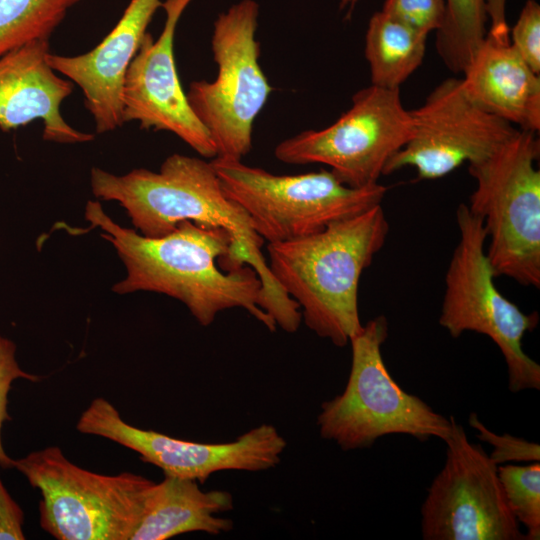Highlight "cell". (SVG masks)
I'll use <instances>...</instances> for the list:
<instances>
[{
	"label": "cell",
	"mask_w": 540,
	"mask_h": 540,
	"mask_svg": "<svg viewBox=\"0 0 540 540\" xmlns=\"http://www.w3.org/2000/svg\"><path fill=\"white\" fill-rule=\"evenodd\" d=\"M90 186L97 199L118 202L145 237L169 234L186 220L226 230L232 244L222 267L251 266L262 284L261 308L282 330L291 333L299 328L298 304L274 279L261 251L264 240L246 211L224 193L211 162L172 154L158 172L138 168L115 175L93 167Z\"/></svg>",
	"instance_id": "obj_1"
},
{
	"label": "cell",
	"mask_w": 540,
	"mask_h": 540,
	"mask_svg": "<svg viewBox=\"0 0 540 540\" xmlns=\"http://www.w3.org/2000/svg\"><path fill=\"white\" fill-rule=\"evenodd\" d=\"M88 229H100L122 261L126 275L112 286L119 295L154 292L182 302L204 327L227 309L243 308L269 331L275 321L261 308L262 284L249 265L226 270L232 239L219 227L182 221L161 237L150 238L123 227L105 213L99 201L87 202Z\"/></svg>",
	"instance_id": "obj_2"
},
{
	"label": "cell",
	"mask_w": 540,
	"mask_h": 540,
	"mask_svg": "<svg viewBox=\"0 0 540 540\" xmlns=\"http://www.w3.org/2000/svg\"><path fill=\"white\" fill-rule=\"evenodd\" d=\"M388 232L385 212L377 204L317 233L268 243L274 279L298 304L302 321L317 336L343 347L361 330L360 278Z\"/></svg>",
	"instance_id": "obj_3"
},
{
	"label": "cell",
	"mask_w": 540,
	"mask_h": 540,
	"mask_svg": "<svg viewBox=\"0 0 540 540\" xmlns=\"http://www.w3.org/2000/svg\"><path fill=\"white\" fill-rule=\"evenodd\" d=\"M388 336L385 316H377L356 333L351 367L343 392L321 404L320 436L350 451L370 448L379 438L404 434L419 441H444L451 421L424 400L403 390L389 373L381 352Z\"/></svg>",
	"instance_id": "obj_4"
},
{
	"label": "cell",
	"mask_w": 540,
	"mask_h": 540,
	"mask_svg": "<svg viewBox=\"0 0 540 540\" xmlns=\"http://www.w3.org/2000/svg\"><path fill=\"white\" fill-rule=\"evenodd\" d=\"M540 156L536 133L519 130L487 158L468 164L476 188L468 209L483 220L496 276L540 287Z\"/></svg>",
	"instance_id": "obj_5"
},
{
	"label": "cell",
	"mask_w": 540,
	"mask_h": 540,
	"mask_svg": "<svg viewBox=\"0 0 540 540\" xmlns=\"http://www.w3.org/2000/svg\"><path fill=\"white\" fill-rule=\"evenodd\" d=\"M14 468L40 491V526L58 540H130L154 483L132 472L86 470L57 446L30 452Z\"/></svg>",
	"instance_id": "obj_6"
},
{
	"label": "cell",
	"mask_w": 540,
	"mask_h": 540,
	"mask_svg": "<svg viewBox=\"0 0 540 540\" xmlns=\"http://www.w3.org/2000/svg\"><path fill=\"white\" fill-rule=\"evenodd\" d=\"M456 222L460 238L445 275L439 324L453 338L467 331L489 337L505 360L512 393L539 390L540 366L522 346L524 335L537 327L539 315L524 313L498 290L482 218L460 204Z\"/></svg>",
	"instance_id": "obj_7"
},
{
	"label": "cell",
	"mask_w": 540,
	"mask_h": 540,
	"mask_svg": "<svg viewBox=\"0 0 540 540\" xmlns=\"http://www.w3.org/2000/svg\"><path fill=\"white\" fill-rule=\"evenodd\" d=\"M210 162L224 193L246 211L254 230L268 243L322 231L381 204L387 191L379 183L349 187L330 170L275 175L239 159L215 157Z\"/></svg>",
	"instance_id": "obj_8"
},
{
	"label": "cell",
	"mask_w": 540,
	"mask_h": 540,
	"mask_svg": "<svg viewBox=\"0 0 540 540\" xmlns=\"http://www.w3.org/2000/svg\"><path fill=\"white\" fill-rule=\"evenodd\" d=\"M258 15L254 0H241L218 15L211 38L217 76L212 82H192L186 93L216 157L242 160L250 152L254 121L272 92L258 61Z\"/></svg>",
	"instance_id": "obj_9"
},
{
	"label": "cell",
	"mask_w": 540,
	"mask_h": 540,
	"mask_svg": "<svg viewBox=\"0 0 540 540\" xmlns=\"http://www.w3.org/2000/svg\"><path fill=\"white\" fill-rule=\"evenodd\" d=\"M410 110L400 89L370 85L356 92L351 107L321 130L281 141L275 157L286 164H324L343 184L364 188L378 183L384 168L411 138Z\"/></svg>",
	"instance_id": "obj_10"
},
{
	"label": "cell",
	"mask_w": 540,
	"mask_h": 540,
	"mask_svg": "<svg viewBox=\"0 0 540 540\" xmlns=\"http://www.w3.org/2000/svg\"><path fill=\"white\" fill-rule=\"evenodd\" d=\"M445 462L421 508L424 540H526L511 513L498 466L454 416Z\"/></svg>",
	"instance_id": "obj_11"
},
{
	"label": "cell",
	"mask_w": 540,
	"mask_h": 540,
	"mask_svg": "<svg viewBox=\"0 0 540 540\" xmlns=\"http://www.w3.org/2000/svg\"><path fill=\"white\" fill-rule=\"evenodd\" d=\"M76 429L99 436L140 455L160 468L164 476L203 484L212 474L227 471L258 472L280 463L287 442L271 424H260L225 443H199L170 437L127 423L105 398L93 399L82 412Z\"/></svg>",
	"instance_id": "obj_12"
},
{
	"label": "cell",
	"mask_w": 540,
	"mask_h": 540,
	"mask_svg": "<svg viewBox=\"0 0 540 540\" xmlns=\"http://www.w3.org/2000/svg\"><path fill=\"white\" fill-rule=\"evenodd\" d=\"M410 113L411 138L391 157L383 175L410 166L419 179H438L464 162L487 158L520 130L478 107L456 78L440 83Z\"/></svg>",
	"instance_id": "obj_13"
},
{
	"label": "cell",
	"mask_w": 540,
	"mask_h": 540,
	"mask_svg": "<svg viewBox=\"0 0 540 540\" xmlns=\"http://www.w3.org/2000/svg\"><path fill=\"white\" fill-rule=\"evenodd\" d=\"M193 0H165L161 34L142 39L129 64L122 87L123 123L137 121L142 129L168 131L203 158L217 156L215 144L192 110L176 69L174 37L184 10Z\"/></svg>",
	"instance_id": "obj_14"
},
{
	"label": "cell",
	"mask_w": 540,
	"mask_h": 540,
	"mask_svg": "<svg viewBox=\"0 0 540 540\" xmlns=\"http://www.w3.org/2000/svg\"><path fill=\"white\" fill-rule=\"evenodd\" d=\"M161 6V0H131L118 23L91 51L76 56L48 53L51 68L81 89L97 133L110 132L124 124V77Z\"/></svg>",
	"instance_id": "obj_15"
},
{
	"label": "cell",
	"mask_w": 540,
	"mask_h": 540,
	"mask_svg": "<svg viewBox=\"0 0 540 540\" xmlns=\"http://www.w3.org/2000/svg\"><path fill=\"white\" fill-rule=\"evenodd\" d=\"M48 53L49 40H35L0 57V129L7 132L40 119L46 141L93 140L92 134L74 129L62 117L61 104L74 83L56 75Z\"/></svg>",
	"instance_id": "obj_16"
},
{
	"label": "cell",
	"mask_w": 540,
	"mask_h": 540,
	"mask_svg": "<svg viewBox=\"0 0 540 540\" xmlns=\"http://www.w3.org/2000/svg\"><path fill=\"white\" fill-rule=\"evenodd\" d=\"M463 74V89L478 107L521 130L539 131L540 77L510 38L487 32Z\"/></svg>",
	"instance_id": "obj_17"
},
{
	"label": "cell",
	"mask_w": 540,
	"mask_h": 540,
	"mask_svg": "<svg viewBox=\"0 0 540 540\" xmlns=\"http://www.w3.org/2000/svg\"><path fill=\"white\" fill-rule=\"evenodd\" d=\"M233 505L227 491H204L195 480L164 476L148 490L141 519L130 540H167L189 532H228L233 521L218 514L232 510Z\"/></svg>",
	"instance_id": "obj_18"
},
{
	"label": "cell",
	"mask_w": 540,
	"mask_h": 540,
	"mask_svg": "<svg viewBox=\"0 0 540 540\" xmlns=\"http://www.w3.org/2000/svg\"><path fill=\"white\" fill-rule=\"evenodd\" d=\"M426 38L382 11L374 13L365 36L372 85L400 89L422 63Z\"/></svg>",
	"instance_id": "obj_19"
},
{
	"label": "cell",
	"mask_w": 540,
	"mask_h": 540,
	"mask_svg": "<svg viewBox=\"0 0 540 540\" xmlns=\"http://www.w3.org/2000/svg\"><path fill=\"white\" fill-rule=\"evenodd\" d=\"M80 0H0V57L35 40H49Z\"/></svg>",
	"instance_id": "obj_20"
},
{
	"label": "cell",
	"mask_w": 540,
	"mask_h": 540,
	"mask_svg": "<svg viewBox=\"0 0 540 540\" xmlns=\"http://www.w3.org/2000/svg\"><path fill=\"white\" fill-rule=\"evenodd\" d=\"M445 1L446 17L436 31V49L449 70L463 73L487 34V0Z\"/></svg>",
	"instance_id": "obj_21"
},
{
	"label": "cell",
	"mask_w": 540,
	"mask_h": 540,
	"mask_svg": "<svg viewBox=\"0 0 540 540\" xmlns=\"http://www.w3.org/2000/svg\"><path fill=\"white\" fill-rule=\"evenodd\" d=\"M498 474L511 513L526 528V540H539L540 463L500 465Z\"/></svg>",
	"instance_id": "obj_22"
},
{
	"label": "cell",
	"mask_w": 540,
	"mask_h": 540,
	"mask_svg": "<svg viewBox=\"0 0 540 540\" xmlns=\"http://www.w3.org/2000/svg\"><path fill=\"white\" fill-rule=\"evenodd\" d=\"M382 12L427 36L431 31H438L443 26L446 1L385 0Z\"/></svg>",
	"instance_id": "obj_23"
},
{
	"label": "cell",
	"mask_w": 540,
	"mask_h": 540,
	"mask_svg": "<svg viewBox=\"0 0 540 540\" xmlns=\"http://www.w3.org/2000/svg\"><path fill=\"white\" fill-rule=\"evenodd\" d=\"M468 422L477 431V438L493 447L489 457L497 466L512 462L540 461L539 444L507 433L495 434L479 420L475 413L470 414Z\"/></svg>",
	"instance_id": "obj_24"
},
{
	"label": "cell",
	"mask_w": 540,
	"mask_h": 540,
	"mask_svg": "<svg viewBox=\"0 0 540 540\" xmlns=\"http://www.w3.org/2000/svg\"><path fill=\"white\" fill-rule=\"evenodd\" d=\"M24 379L36 382L38 375L23 370L16 359V345L12 340L0 334V467L14 468L15 459L5 451L2 443V427L10 419L7 411L8 394L15 380Z\"/></svg>",
	"instance_id": "obj_25"
},
{
	"label": "cell",
	"mask_w": 540,
	"mask_h": 540,
	"mask_svg": "<svg viewBox=\"0 0 540 540\" xmlns=\"http://www.w3.org/2000/svg\"><path fill=\"white\" fill-rule=\"evenodd\" d=\"M511 44L537 74L540 72V5L527 0L512 29Z\"/></svg>",
	"instance_id": "obj_26"
},
{
	"label": "cell",
	"mask_w": 540,
	"mask_h": 540,
	"mask_svg": "<svg viewBox=\"0 0 540 540\" xmlns=\"http://www.w3.org/2000/svg\"><path fill=\"white\" fill-rule=\"evenodd\" d=\"M24 513L0 477V540H24Z\"/></svg>",
	"instance_id": "obj_27"
},
{
	"label": "cell",
	"mask_w": 540,
	"mask_h": 540,
	"mask_svg": "<svg viewBox=\"0 0 540 540\" xmlns=\"http://www.w3.org/2000/svg\"><path fill=\"white\" fill-rule=\"evenodd\" d=\"M506 0H487L486 11L490 20L489 34L500 39H509V27L505 15Z\"/></svg>",
	"instance_id": "obj_28"
},
{
	"label": "cell",
	"mask_w": 540,
	"mask_h": 540,
	"mask_svg": "<svg viewBox=\"0 0 540 540\" xmlns=\"http://www.w3.org/2000/svg\"><path fill=\"white\" fill-rule=\"evenodd\" d=\"M359 0H340V9H347L348 17L351 15L354 7Z\"/></svg>",
	"instance_id": "obj_29"
}]
</instances>
